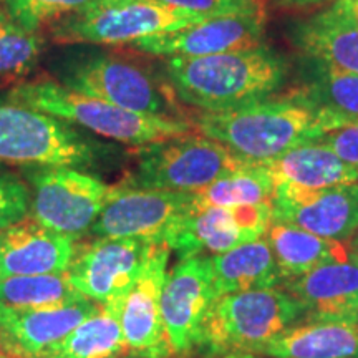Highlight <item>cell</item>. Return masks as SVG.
Segmentation results:
<instances>
[{
  "label": "cell",
  "mask_w": 358,
  "mask_h": 358,
  "mask_svg": "<svg viewBox=\"0 0 358 358\" xmlns=\"http://www.w3.org/2000/svg\"><path fill=\"white\" fill-rule=\"evenodd\" d=\"M155 245L140 239L100 237L77 249L66 277L78 294L100 306L124 302Z\"/></svg>",
  "instance_id": "12"
},
{
  "label": "cell",
  "mask_w": 358,
  "mask_h": 358,
  "mask_svg": "<svg viewBox=\"0 0 358 358\" xmlns=\"http://www.w3.org/2000/svg\"><path fill=\"white\" fill-rule=\"evenodd\" d=\"M312 141L332 150L347 166L358 173V122L347 123L343 127L322 133Z\"/></svg>",
  "instance_id": "33"
},
{
  "label": "cell",
  "mask_w": 358,
  "mask_h": 358,
  "mask_svg": "<svg viewBox=\"0 0 358 358\" xmlns=\"http://www.w3.org/2000/svg\"><path fill=\"white\" fill-rule=\"evenodd\" d=\"M209 257L219 297L245 290L280 287L284 282L266 236Z\"/></svg>",
  "instance_id": "23"
},
{
  "label": "cell",
  "mask_w": 358,
  "mask_h": 358,
  "mask_svg": "<svg viewBox=\"0 0 358 358\" xmlns=\"http://www.w3.org/2000/svg\"><path fill=\"white\" fill-rule=\"evenodd\" d=\"M95 0H0V7L30 32L55 25Z\"/></svg>",
  "instance_id": "30"
},
{
  "label": "cell",
  "mask_w": 358,
  "mask_h": 358,
  "mask_svg": "<svg viewBox=\"0 0 358 358\" xmlns=\"http://www.w3.org/2000/svg\"><path fill=\"white\" fill-rule=\"evenodd\" d=\"M272 221V203L192 209L169 237L168 249L179 259L206 256L204 252L217 256L261 239Z\"/></svg>",
  "instance_id": "13"
},
{
  "label": "cell",
  "mask_w": 358,
  "mask_h": 358,
  "mask_svg": "<svg viewBox=\"0 0 358 358\" xmlns=\"http://www.w3.org/2000/svg\"><path fill=\"white\" fill-rule=\"evenodd\" d=\"M60 85L138 113L185 118L168 83L146 66L113 53L69 52L55 62Z\"/></svg>",
  "instance_id": "4"
},
{
  "label": "cell",
  "mask_w": 358,
  "mask_h": 358,
  "mask_svg": "<svg viewBox=\"0 0 358 358\" xmlns=\"http://www.w3.org/2000/svg\"><path fill=\"white\" fill-rule=\"evenodd\" d=\"M7 98L70 124H78L108 140L134 146L185 136L194 129L189 120L138 113L105 100L82 95L58 82L20 83L10 90Z\"/></svg>",
  "instance_id": "3"
},
{
  "label": "cell",
  "mask_w": 358,
  "mask_h": 358,
  "mask_svg": "<svg viewBox=\"0 0 358 358\" xmlns=\"http://www.w3.org/2000/svg\"><path fill=\"white\" fill-rule=\"evenodd\" d=\"M100 307L90 299L37 310L0 307V350L12 358H45Z\"/></svg>",
  "instance_id": "17"
},
{
  "label": "cell",
  "mask_w": 358,
  "mask_h": 358,
  "mask_svg": "<svg viewBox=\"0 0 358 358\" xmlns=\"http://www.w3.org/2000/svg\"><path fill=\"white\" fill-rule=\"evenodd\" d=\"M277 181L267 164H245L213 185L192 191L194 209L272 203Z\"/></svg>",
  "instance_id": "27"
},
{
  "label": "cell",
  "mask_w": 358,
  "mask_h": 358,
  "mask_svg": "<svg viewBox=\"0 0 358 358\" xmlns=\"http://www.w3.org/2000/svg\"><path fill=\"white\" fill-rule=\"evenodd\" d=\"M34 221L77 239L92 229L118 186L70 166L27 168Z\"/></svg>",
  "instance_id": "9"
},
{
  "label": "cell",
  "mask_w": 358,
  "mask_h": 358,
  "mask_svg": "<svg viewBox=\"0 0 358 358\" xmlns=\"http://www.w3.org/2000/svg\"><path fill=\"white\" fill-rule=\"evenodd\" d=\"M289 40L301 55L358 75V19L352 0H335L324 10L290 22Z\"/></svg>",
  "instance_id": "18"
},
{
  "label": "cell",
  "mask_w": 358,
  "mask_h": 358,
  "mask_svg": "<svg viewBox=\"0 0 358 358\" xmlns=\"http://www.w3.org/2000/svg\"><path fill=\"white\" fill-rule=\"evenodd\" d=\"M70 236L35 221H22L0 231V280L10 277L64 274L77 256Z\"/></svg>",
  "instance_id": "19"
},
{
  "label": "cell",
  "mask_w": 358,
  "mask_h": 358,
  "mask_svg": "<svg viewBox=\"0 0 358 358\" xmlns=\"http://www.w3.org/2000/svg\"><path fill=\"white\" fill-rule=\"evenodd\" d=\"M295 90L345 123L358 122V75L301 55Z\"/></svg>",
  "instance_id": "25"
},
{
  "label": "cell",
  "mask_w": 358,
  "mask_h": 358,
  "mask_svg": "<svg viewBox=\"0 0 358 358\" xmlns=\"http://www.w3.org/2000/svg\"><path fill=\"white\" fill-rule=\"evenodd\" d=\"M352 3H353V10H355V15L358 19V0H352Z\"/></svg>",
  "instance_id": "37"
},
{
  "label": "cell",
  "mask_w": 358,
  "mask_h": 358,
  "mask_svg": "<svg viewBox=\"0 0 358 358\" xmlns=\"http://www.w3.org/2000/svg\"><path fill=\"white\" fill-rule=\"evenodd\" d=\"M100 146L73 124L0 96V161L25 168H85L100 159Z\"/></svg>",
  "instance_id": "7"
},
{
  "label": "cell",
  "mask_w": 358,
  "mask_h": 358,
  "mask_svg": "<svg viewBox=\"0 0 358 358\" xmlns=\"http://www.w3.org/2000/svg\"><path fill=\"white\" fill-rule=\"evenodd\" d=\"M120 358H127V357H120ZM129 358H136V357H129ZM209 358H213V357H209ZM216 358H250V355H243V353H226V355H221Z\"/></svg>",
  "instance_id": "35"
},
{
  "label": "cell",
  "mask_w": 358,
  "mask_h": 358,
  "mask_svg": "<svg viewBox=\"0 0 358 358\" xmlns=\"http://www.w3.org/2000/svg\"><path fill=\"white\" fill-rule=\"evenodd\" d=\"M353 252L358 254V232L355 234V237H353V248H352Z\"/></svg>",
  "instance_id": "36"
},
{
  "label": "cell",
  "mask_w": 358,
  "mask_h": 358,
  "mask_svg": "<svg viewBox=\"0 0 358 358\" xmlns=\"http://www.w3.org/2000/svg\"><path fill=\"white\" fill-rule=\"evenodd\" d=\"M268 358H358V322L306 320L252 353Z\"/></svg>",
  "instance_id": "21"
},
{
  "label": "cell",
  "mask_w": 358,
  "mask_h": 358,
  "mask_svg": "<svg viewBox=\"0 0 358 358\" xmlns=\"http://www.w3.org/2000/svg\"><path fill=\"white\" fill-rule=\"evenodd\" d=\"M274 2L282 7H310L327 2V0H274Z\"/></svg>",
  "instance_id": "34"
},
{
  "label": "cell",
  "mask_w": 358,
  "mask_h": 358,
  "mask_svg": "<svg viewBox=\"0 0 358 358\" xmlns=\"http://www.w3.org/2000/svg\"><path fill=\"white\" fill-rule=\"evenodd\" d=\"M0 358H12V357H8L7 353H3L2 350H0Z\"/></svg>",
  "instance_id": "38"
},
{
  "label": "cell",
  "mask_w": 358,
  "mask_h": 358,
  "mask_svg": "<svg viewBox=\"0 0 358 358\" xmlns=\"http://www.w3.org/2000/svg\"><path fill=\"white\" fill-rule=\"evenodd\" d=\"M82 294L70 285L66 272L10 277L0 280V307L37 310V308H58L83 301Z\"/></svg>",
  "instance_id": "28"
},
{
  "label": "cell",
  "mask_w": 358,
  "mask_h": 358,
  "mask_svg": "<svg viewBox=\"0 0 358 358\" xmlns=\"http://www.w3.org/2000/svg\"><path fill=\"white\" fill-rule=\"evenodd\" d=\"M303 308L284 289L221 295L206 319L199 347L209 353L252 355L259 347L299 324Z\"/></svg>",
  "instance_id": "5"
},
{
  "label": "cell",
  "mask_w": 358,
  "mask_h": 358,
  "mask_svg": "<svg viewBox=\"0 0 358 358\" xmlns=\"http://www.w3.org/2000/svg\"><path fill=\"white\" fill-rule=\"evenodd\" d=\"M208 19L161 0H95L52 25L50 34L62 45H123Z\"/></svg>",
  "instance_id": "6"
},
{
  "label": "cell",
  "mask_w": 358,
  "mask_h": 358,
  "mask_svg": "<svg viewBox=\"0 0 358 358\" xmlns=\"http://www.w3.org/2000/svg\"><path fill=\"white\" fill-rule=\"evenodd\" d=\"M164 73L176 100L198 111H227L275 96L289 80V62L264 42L217 55L164 58Z\"/></svg>",
  "instance_id": "2"
},
{
  "label": "cell",
  "mask_w": 358,
  "mask_h": 358,
  "mask_svg": "<svg viewBox=\"0 0 358 358\" xmlns=\"http://www.w3.org/2000/svg\"><path fill=\"white\" fill-rule=\"evenodd\" d=\"M272 213L274 221L345 244L358 232V182L320 189L277 182Z\"/></svg>",
  "instance_id": "14"
},
{
  "label": "cell",
  "mask_w": 358,
  "mask_h": 358,
  "mask_svg": "<svg viewBox=\"0 0 358 358\" xmlns=\"http://www.w3.org/2000/svg\"><path fill=\"white\" fill-rule=\"evenodd\" d=\"M161 2L209 19L264 10L262 0H161Z\"/></svg>",
  "instance_id": "32"
},
{
  "label": "cell",
  "mask_w": 358,
  "mask_h": 358,
  "mask_svg": "<svg viewBox=\"0 0 358 358\" xmlns=\"http://www.w3.org/2000/svg\"><path fill=\"white\" fill-rule=\"evenodd\" d=\"M192 209V192L118 186L90 232L96 237L140 239L168 248L169 237Z\"/></svg>",
  "instance_id": "10"
},
{
  "label": "cell",
  "mask_w": 358,
  "mask_h": 358,
  "mask_svg": "<svg viewBox=\"0 0 358 358\" xmlns=\"http://www.w3.org/2000/svg\"><path fill=\"white\" fill-rule=\"evenodd\" d=\"M189 123L250 164H267L290 148L347 124L297 90L227 111H196Z\"/></svg>",
  "instance_id": "1"
},
{
  "label": "cell",
  "mask_w": 358,
  "mask_h": 358,
  "mask_svg": "<svg viewBox=\"0 0 358 358\" xmlns=\"http://www.w3.org/2000/svg\"><path fill=\"white\" fill-rule=\"evenodd\" d=\"M267 168L277 182L308 189L358 182V173L347 166L332 150L317 141H306L290 148Z\"/></svg>",
  "instance_id": "24"
},
{
  "label": "cell",
  "mask_w": 358,
  "mask_h": 358,
  "mask_svg": "<svg viewBox=\"0 0 358 358\" xmlns=\"http://www.w3.org/2000/svg\"><path fill=\"white\" fill-rule=\"evenodd\" d=\"M217 299L211 257L179 259L166 274L161 295L164 332L171 355L199 347L208 313Z\"/></svg>",
  "instance_id": "11"
},
{
  "label": "cell",
  "mask_w": 358,
  "mask_h": 358,
  "mask_svg": "<svg viewBox=\"0 0 358 358\" xmlns=\"http://www.w3.org/2000/svg\"><path fill=\"white\" fill-rule=\"evenodd\" d=\"M169 254L171 250L166 245H155L143 267L141 275L124 299L122 327L127 355L129 357H173L168 347L161 312V295L168 274Z\"/></svg>",
  "instance_id": "16"
},
{
  "label": "cell",
  "mask_w": 358,
  "mask_h": 358,
  "mask_svg": "<svg viewBox=\"0 0 358 358\" xmlns=\"http://www.w3.org/2000/svg\"><path fill=\"white\" fill-rule=\"evenodd\" d=\"M124 302H111L83 320L45 358H120L127 355L122 310Z\"/></svg>",
  "instance_id": "26"
},
{
  "label": "cell",
  "mask_w": 358,
  "mask_h": 358,
  "mask_svg": "<svg viewBox=\"0 0 358 358\" xmlns=\"http://www.w3.org/2000/svg\"><path fill=\"white\" fill-rule=\"evenodd\" d=\"M221 143L203 134H185L138 146L136 164L122 186L134 189L199 191L245 166Z\"/></svg>",
  "instance_id": "8"
},
{
  "label": "cell",
  "mask_w": 358,
  "mask_h": 358,
  "mask_svg": "<svg viewBox=\"0 0 358 358\" xmlns=\"http://www.w3.org/2000/svg\"><path fill=\"white\" fill-rule=\"evenodd\" d=\"M266 10L213 17L176 32L155 35L131 43L136 50L155 57H206L244 50L264 43Z\"/></svg>",
  "instance_id": "15"
},
{
  "label": "cell",
  "mask_w": 358,
  "mask_h": 358,
  "mask_svg": "<svg viewBox=\"0 0 358 358\" xmlns=\"http://www.w3.org/2000/svg\"><path fill=\"white\" fill-rule=\"evenodd\" d=\"M285 292L301 303L306 320L358 322V254L329 262L284 282Z\"/></svg>",
  "instance_id": "20"
},
{
  "label": "cell",
  "mask_w": 358,
  "mask_h": 358,
  "mask_svg": "<svg viewBox=\"0 0 358 358\" xmlns=\"http://www.w3.org/2000/svg\"><path fill=\"white\" fill-rule=\"evenodd\" d=\"M266 239L271 245L284 282L297 279L324 264L347 261L352 252L347 244L325 239L294 224L279 221L271 222Z\"/></svg>",
  "instance_id": "22"
},
{
  "label": "cell",
  "mask_w": 358,
  "mask_h": 358,
  "mask_svg": "<svg viewBox=\"0 0 358 358\" xmlns=\"http://www.w3.org/2000/svg\"><path fill=\"white\" fill-rule=\"evenodd\" d=\"M45 40L30 32L0 7V75L25 73L37 64Z\"/></svg>",
  "instance_id": "29"
},
{
  "label": "cell",
  "mask_w": 358,
  "mask_h": 358,
  "mask_svg": "<svg viewBox=\"0 0 358 358\" xmlns=\"http://www.w3.org/2000/svg\"><path fill=\"white\" fill-rule=\"evenodd\" d=\"M30 206L32 196L24 181L0 169V231L25 221Z\"/></svg>",
  "instance_id": "31"
}]
</instances>
